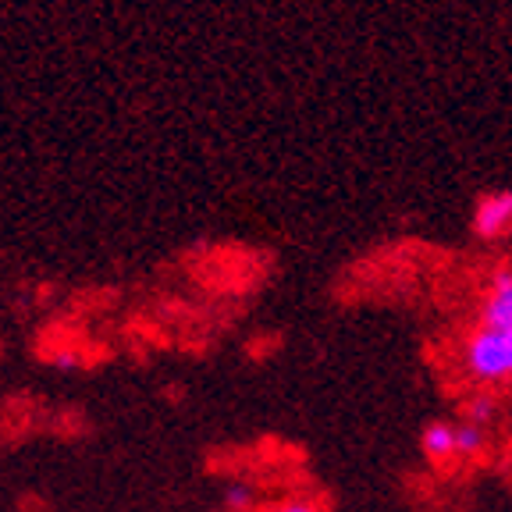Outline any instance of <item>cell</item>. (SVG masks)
<instances>
[{
  "label": "cell",
  "mask_w": 512,
  "mask_h": 512,
  "mask_svg": "<svg viewBox=\"0 0 512 512\" xmlns=\"http://www.w3.org/2000/svg\"><path fill=\"white\" fill-rule=\"evenodd\" d=\"M459 370L480 392L512 384V331H495L473 324L459 345Z\"/></svg>",
  "instance_id": "6da1fadb"
},
{
  "label": "cell",
  "mask_w": 512,
  "mask_h": 512,
  "mask_svg": "<svg viewBox=\"0 0 512 512\" xmlns=\"http://www.w3.org/2000/svg\"><path fill=\"white\" fill-rule=\"evenodd\" d=\"M477 324L480 328H495V331H512V264L491 267L488 281H484V292L477 299Z\"/></svg>",
  "instance_id": "7a4b0ae2"
},
{
  "label": "cell",
  "mask_w": 512,
  "mask_h": 512,
  "mask_svg": "<svg viewBox=\"0 0 512 512\" xmlns=\"http://www.w3.org/2000/svg\"><path fill=\"white\" fill-rule=\"evenodd\" d=\"M470 232L480 242H498L512 232V189H491L473 203Z\"/></svg>",
  "instance_id": "3957f363"
},
{
  "label": "cell",
  "mask_w": 512,
  "mask_h": 512,
  "mask_svg": "<svg viewBox=\"0 0 512 512\" xmlns=\"http://www.w3.org/2000/svg\"><path fill=\"white\" fill-rule=\"evenodd\" d=\"M420 452H424L427 463L445 466L456 459V424L452 420H431V424L420 431Z\"/></svg>",
  "instance_id": "277c9868"
},
{
  "label": "cell",
  "mask_w": 512,
  "mask_h": 512,
  "mask_svg": "<svg viewBox=\"0 0 512 512\" xmlns=\"http://www.w3.org/2000/svg\"><path fill=\"white\" fill-rule=\"evenodd\" d=\"M498 416H502V406H498V399L491 392H477L466 399L463 406V420L473 427H484V431H491V427L498 424Z\"/></svg>",
  "instance_id": "5b68a950"
},
{
  "label": "cell",
  "mask_w": 512,
  "mask_h": 512,
  "mask_svg": "<svg viewBox=\"0 0 512 512\" xmlns=\"http://www.w3.org/2000/svg\"><path fill=\"white\" fill-rule=\"evenodd\" d=\"M484 452H488V431L459 420L456 424V459H480Z\"/></svg>",
  "instance_id": "8992f818"
},
{
  "label": "cell",
  "mask_w": 512,
  "mask_h": 512,
  "mask_svg": "<svg viewBox=\"0 0 512 512\" xmlns=\"http://www.w3.org/2000/svg\"><path fill=\"white\" fill-rule=\"evenodd\" d=\"M221 505L224 512H253L260 505V491L249 480H232V484H224Z\"/></svg>",
  "instance_id": "52a82bcc"
},
{
  "label": "cell",
  "mask_w": 512,
  "mask_h": 512,
  "mask_svg": "<svg viewBox=\"0 0 512 512\" xmlns=\"http://www.w3.org/2000/svg\"><path fill=\"white\" fill-rule=\"evenodd\" d=\"M271 512H324V505L317 498H306V495H292V498H281Z\"/></svg>",
  "instance_id": "ba28073f"
},
{
  "label": "cell",
  "mask_w": 512,
  "mask_h": 512,
  "mask_svg": "<svg viewBox=\"0 0 512 512\" xmlns=\"http://www.w3.org/2000/svg\"><path fill=\"white\" fill-rule=\"evenodd\" d=\"M54 363H57V367H64V370H72L75 363H79V356H75V352H57Z\"/></svg>",
  "instance_id": "9c48e42d"
}]
</instances>
